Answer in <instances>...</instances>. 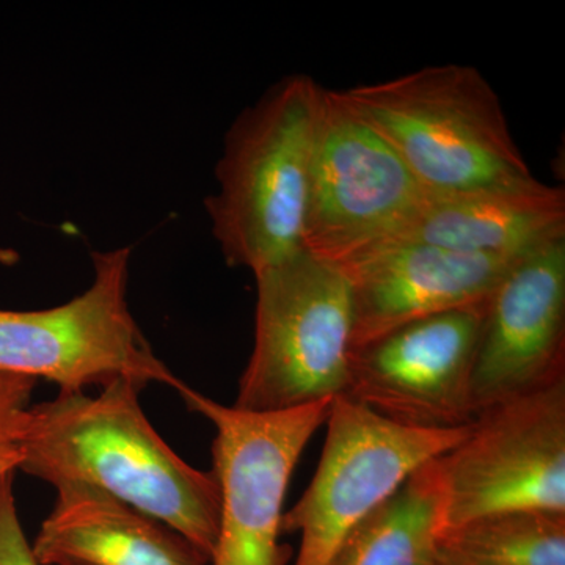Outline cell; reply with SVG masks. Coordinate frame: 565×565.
<instances>
[{
    "label": "cell",
    "mask_w": 565,
    "mask_h": 565,
    "mask_svg": "<svg viewBox=\"0 0 565 565\" xmlns=\"http://www.w3.org/2000/svg\"><path fill=\"white\" fill-rule=\"evenodd\" d=\"M139 385L117 381L98 396L61 394L18 419L20 470L47 484H84L172 527L207 559L221 516L214 473L184 462L140 407Z\"/></svg>",
    "instance_id": "obj_1"
},
{
    "label": "cell",
    "mask_w": 565,
    "mask_h": 565,
    "mask_svg": "<svg viewBox=\"0 0 565 565\" xmlns=\"http://www.w3.org/2000/svg\"><path fill=\"white\" fill-rule=\"evenodd\" d=\"M323 90L307 74L282 77L226 132L204 204L228 266L256 274L305 250Z\"/></svg>",
    "instance_id": "obj_2"
},
{
    "label": "cell",
    "mask_w": 565,
    "mask_h": 565,
    "mask_svg": "<svg viewBox=\"0 0 565 565\" xmlns=\"http://www.w3.org/2000/svg\"><path fill=\"white\" fill-rule=\"evenodd\" d=\"M343 95L430 195L533 177L500 96L475 66H426Z\"/></svg>",
    "instance_id": "obj_3"
},
{
    "label": "cell",
    "mask_w": 565,
    "mask_h": 565,
    "mask_svg": "<svg viewBox=\"0 0 565 565\" xmlns=\"http://www.w3.org/2000/svg\"><path fill=\"white\" fill-rule=\"evenodd\" d=\"M255 275V341L234 407L281 412L344 396L352 356L351 286L307 250Z\"/></svg>",
    "instance_id": "obj_4"
},
{
    "label": "cell",
    "mask_w": 565,
    "mask_h": 565,
    "mask_svg": "<svg viewBox=\"0 0 565 565\" xmlns=\"http://www.w3.org/2000/svg\"><path fill=\"white\" fill-rule=\"evenodd\" d=\"M131 248L93 253L90 288L47 310L0 308V374L43 377L58 393L129 381L182 393L184 382L158 359L129 310Z\"/></svg>",
    "instance_id": "obj_5"
},
{
    "label": "cell",
    "mask_w": 565,
    "mask_h": 565,
    "mask_svg": "<svg viewBox=\"0 0 565 565\" xmlns=\"http://www.w3.org/2000/svg\"><path fill=\"white\" fill-rule=\"evenodd\" d=\"M427 192L403 159L353 109L323 90L303 248L334 267L393 243Z\"/></svg>",
    "instance_id": "obj_6"
},
{
    "label": "cell",
    "mask_w": 565,
    "mask_h": 565,
    "mask_svg": "<svg viewBox=\"0 0 565 565\" xmlns=\"http://www.w3.org/2000/svg\"><path fill=\"white\" fill-rule=\"evenodd\" d=\"M322 456L310 486L282 514L281 530L300 533L294 565H330L349 534L423 465L445 456L470 426L404 427L341 396L327 416Z\"/></svg>",
    "instance_id": "obj_7"
},
{
    "label": "cell",
    "mask_w": 565,
    "mask_h": 565,
    "mask_svg": "<svg viewBox=\"0 0 565 565\" xmlns=\"http://www.w3.org/2000/svg\"><path fill=\"white\" fill-rule=\"evenodd\" d=\"M180 394L215 429L212 473L221 487V516L210 565L288 564L292 550L280 544L286 490L334 399L248 412L215 403L191 386Z\"/></svg>",
    "instance_id": "obj_8"
},
{
    "label": "cell",
    "mask_w": 565,
    "mask_h": 565,
    "mask_svg": "<svg viewBox=\"0 0 565 565\" xmlns=\"http://www.w3.org/2000/svg\"><path fill=\"white\" fill-rule=\"evenodd\" d=\"M438 462L448 530L501 512L565 514V379L479 412Z\"/></svg>",
    "instance_id": "obj_9"
},
{
    "label": "cell",
    "mask_w": 565,
    "mask_h": 565,
    "mask_svg": "<svg viewBox=\"0 0 565 565\" xmlns=\"http://www.w3.org/2000/svg\"><path fill=\"white\" fill-rule=\"evenodd\" d=\"M486 303L419 319L356 349L344 396L404 427L470 426Z\"/></svg>",
    "instance_id": "obj_10"
},
{
    "label": "cell",
    "mask_w": 565,
    "mask_h": 565,
    "mask_svg": "<svg viewBox=\"0 0 565 565\" xmlns=\"http://www.w3.org/2000/svg\"><path fill=\"white\" fill-rule=\"evenodd\" d=\"M564 379L565 239H559L522 256L487 300L471 379L475 414Z\"/></svg>",
    "instance_id": "obj_11"
},
{
    "label": "cell",
    "mask_w": 565,
    "mask_h": 565,
    "mask_svg": "<svg viewBox=\"0 0 565 565\" xmlns=\"http://www.w3.org/2000/svg\"><path fill=\"white\" fill-rule=\"evenodd\" d=\"M520 256L390 243L338 269L352 297V352L419 319L484 305Z\"/></svg>",
    "instance_id": "obj_12"
},
{
    "label": "cell",
    "mask_w": 565,
    "mask_h": 565,
    "mask_svg": "<svg viewBox=\"0 0 565 565\" xmlns=\"http://www.w3.org/2000/svg\"><path fill=\"white\" fill-rule=\"evenodd\" d=\"M565 239V192L534 177L430 195L393 243L520 256Z\"/></svg>",
    "instance_id": "obj_13"
},
{
    "label": "cell",
    "mask_w": 565,
    "mask_h": 565,
    "mask_svg": "<svg viewBox=\"0 0 565 565\" xmlns=\"http://www.w3.org/2000/svg\"><path fill=\"white\" fill-rule=\"evenodd\" d=\"M32 550L41 565H210L172 527L95 487H55Z\"/></svg>",
    "instance_id": "obj_14"
},
{
    "label": "cell",
    "mask_w": 565,
    "mask_h": 565,
    "mask_svg": "<svg viewBox=\"0 0 565 565\" xmlns=\"http://www.w3.org/2000/svg\"><path fill=\"white\" fill-rule=\"evenodd\" d=\"M440 459V457H438ZM438 459L415 471L349 534L330 565H435L448 530Z\"/></svg>",
    "instance_id": "obj_15"
},
{
    "label": "cell",
    "mask_w": 565,
    "mask_h": 565,
    "mask_svg": "<svg viewBox=\"0 0 565 565\" xmlns=\"http://www.w3.org/2000/svg\"><path fill=\"white\" fill-rule=\"evenodd\" d=\"M440 556L451 565H565V514L511 511L449 527Z\"/></svg>",
    "instance_id": "obj_16"
},
{
    "label": "cell",
    "mask_w": 565,
    "mask_h": 565,
    "mask_svg": "<svg viewBox=\"0 0 565 565\" xmlns=\"http://www.w3.org/2000/svg\"><path fill=\"white\" fill-rule=\"evenodd\" d=\"M35 379L0 374V478L17 473L22 462L18 419L31 401Z\"/></svg>",
    "instance_id": "obj_17"
},
{
    "label": "cell",
    "mask_w": 565,
    "mask_h": 565,
    "mask_svg": "<svg viewBox=\"0 0 565 565\" xmlns=\"http://www.w3.org/2000/svg\"><path fill=\"white\" fill-rule=\"evenodd\" d=\"M14 473L0 478V565H41L18 516Z\"/></svg>",
    "instance_id": "obj_18"
},
{
    "label": "cell",
    "mask_w": 565,
    "mask_h": 565,
    "mask_svg": "<svg viewBox=\"0 0 565 565\" xmlns=\"http://www.w3.org/2000/svg\"><path fill=\"white\" fill-rule=\"evenodd\" d=\"M435 565H451V564L446 563V561L444 559V557L438 556L437 564H435Z\"/></svg>",
    "instance_id": "obj_19"
},
{
    "label": "cell",
    "mask_w": 565,
    "mask_h": 565,
    "mask_svg": "<svg viewBox=\"0 0 565 565\" xmlns=\"http://www.w3.org/2000/svg\"><path fill=\"white\" fill-rule=\"evenodd\" d=\"M70 565H73V564H70Z\"/></svg>",
    "instance_id": "obj_20"
}]
</instances>
